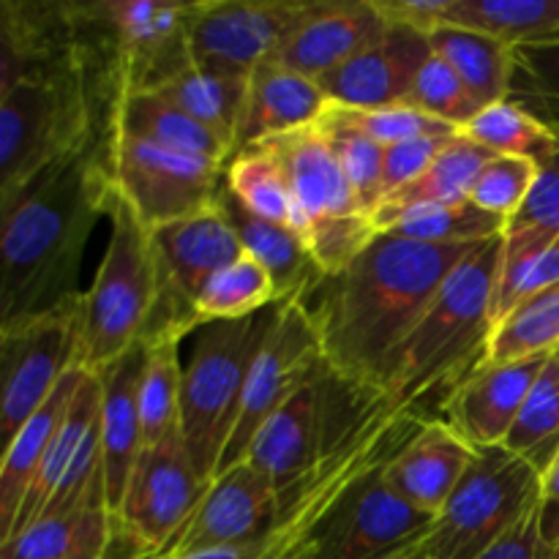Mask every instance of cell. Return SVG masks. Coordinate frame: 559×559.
Listing matches in <instances>:
<instances>
[{
  "label": "cell",
  "instance_id": "1",
  "mask_svg": "<svg viewBox=\"0 0 559 559\" xmlns=\"http://www.w3.org/2000/svg\"><path fill=\"white\" fill-rule=\"evenodd\" d=\"M478 246H435L377 235L347 267L322 276L300 304L314 322L328 366L380 393L393 349Z\"/></svg>",
  "mask_w": 559,
  "mask_h": 559
},
{
  "label": "cell",
  "instance_id": "2",
  "mask_svg": "<svg viewBox=\"0 0 559 559\" xmlns=\"http://www.w3.org/2000/svg\"><path fill=\"white\" fill-rule=\"evenodd\" d=\"M115 200L107 136L0 207V325L80 298L76 276L93 227Z\"/></svg>",
  "mask_w": 559,
  "mask_h": 559
},
{
  "label": "cell",
  "instance_id": "3",
  "mask_svg": "<svg viewBox=\"0 0 559 559\" xmlns=\"http://www.w3.org/2000/svg\"><path fill=\"white\" fill-rule=\"evenodd\" d=\"M120 87L118 60H76L0 91V207L102 142Z\"/></svg>",
  "mask_w": 559,
  "mask_h": 559
},
{
  "label": "cell",
  "instance_id": "4",
  "mask_svg": "<svg viewBox=\"0 0 559 559\" xmlns=\"http://www.w3.org/2000/svg\"><path fill=\"white\" fill-rule=\"evenodd\" d=\"M502 238L480 243L445 278L429 309L393 349L380 380V393L393 413L435 420L431 407H442L448 393L484 364L495 328L491 309Z\"/></svg>",
  "mask_w": 559,
  "mask_h": 559
},
{
  "label": "cell",
  "instance_id": "5",
  "mask_svg": "<svg viewBox=\"0 0 559 559\" xmlns=\"http://www.w3.org/2000/svg\"><path fill=\"white\" fill-rule=\"evenodd\" d=\"M112 233L96 276L80 306V355L76 364L87 371L107 369L112 360L145 342L156 325L162 278L151 229L134 216L129 202L109 205Z\"/></svg>",
  "mask_w": 559,
  "mask_h": 559
},
{
  "label": "cell",
  "instance_id": "6",
  "mask_svg": "<svg viewBox=\"0 0 559 559\" xmlns=\"http://www.w3.org/2000/svg\"><path fill=\"white\" fill-rule=\"evenodd\" d=\"M282 311V300L246 320L207 322L197 331L180 385V435L205 484L218 473L238 424L246 382Z\"/></svg>",
  "mask_w": 559,
  "mask_h": 559
},
{
  "label": "cell",
  "instance_id": "7",
  "mask_svg": "<svg viewBox=\"0 0 559 559\" xmlns=\"http://www.w3.org/2000/svg\"><path fill=\"white\" fill-rule=\"evenodd\" d=\"M385 399L347 380L325 364L267 420L251 442L246 462L265 473L278 495L342 451L382 409Z\"/></svg>",
  "mask_w": 559,
  "mask_h": 559
},
{
  "label": "cell",
  "instance_id": "8",
  "mask_svg": "<svg viewBox=\"0 0 559 559\" xmlns=\"http://www.w3.org/2000/svg\"><path fill=\"white\" fill-rule=\"evenodd\" d=\"M424 424L426 420L415 415L393 413L391 407H385L342 451L333 453L314 473L284 491V516L271 533L246 540V544L227 546V549L200 551V555L180 559H306L314 546L317 533L325 524L328 513L338 506V500L369 469L396 456Z\"/></svg>",
  "mask_w": 559,
  "mask_h": 559
},
{
  "label": "cell",
  "instance_id": "9",
  "mask_svg": "<svg viewBox=\"0 0 559 559\" xmlns=\"http://www.w3.org/2000/svg\"><path fill=\"white\" fill-rule=\"evenodd\" d=\"M257 145L282 167L295 205V229L309 246L317 267L325 276L347 267L377 238V229L355 200L336 151L320 126L276 134Z\"/></svg>",
  "mask_w": 559,
  "mask_h": 559
},
{
  "label": "cell",
  "instance_id": "10",
  "mask_svg": "<svg viewBox=\"0 0 559 559\" xmlns=\"http://www.w3.org/2000/svg\"><path fill=\"white\" fill-rule=\"evenodd\" d=\"M540 475L508 448H475L426 540L431 559H478L538 508Z\"/></svg>",
  "mask_w": 559,
  "mask_h": 559
},
{
  "label": "cell",
  "instance_id": "11",
  "mask_svg": "<svg viewBox=\"0 0 559 559\" xmlns=\"http://www.w3.org/2000/svg\"><path fill=\"white\" fill-rule=\"evenodd\" d=\"M183 435L175 429L158 445L142 448L120 511L112 516L107 559H151L178 535L207 491Z\"/></svg>",
  "mask_w": 559,
  "mask_h": 559
},
{
  "label": "cell",
  "instance_id": "12",
  "mask_svg": "<svg viewBox=\"0 0 559 559\" xmlns=\"http://www.w3.org/2000/svg\"><path fill=\"white\" fill-rule=\"evenodd\" d=\"M107 164L118 197L147 229L211 207L227 173L224 164L164 151L112 126L107 131Z\"/></svg>",
  "mask_w": 559,
  "mask_h": 559
},
{
  "label": "cell",
  "instance_id": "13",
  "mask_svg": "<svg viewBox=\"0 0 559 559\" xmlns=\"http://www.w3.org/2000/svg\"><path fill=\"white\" fill-rule=\"evenodd\" d=\"M80 298L0 325V437L3 448L41 409L80 355Z\"/></svg>",
  "mask_w": 559,
  "mask_h": 559
},
{
  "label": "cell",
  "instance_id": "14",
  "mask_svg": "<svg viewBox=\"0 0 559 559\" xmlns=\"http://www.w3.org/2000/svg\"><path fill=\"white\" fill-rule=\"evenodd\" d=\"M151 240L162 278V300L151 336L169 331L189 336L197 331L194 300L216 273L238 262L246 251L218 200L194 216L151 229Z\"/></svg>",
  "mask_w": 559,
  "mask_h": 559
},
{
  "label": "cell",
  "instance_id": "15",
  "mask_svg": "<svg viewBox=\"0 0 559 559\" xmlns=\"http://www.w3.org/2000/svg\"><path fill=\"white\" fill-rule=\"evenodd\" d=\"M382 467L385 462L338 500L306 559H399L429 540L437 516L402 500L385 484Z\"/></svg>",
  "mask_w": 559,
  "mask_h": 559
},
{
  "label": "cell",
  "instance_id": "16",
  "mask_svg": "<svg viewBox=\"0 0 559 559\" xmlns=\"http://www.w3.org/2000/svg\"><path fill=\"white\" fill-rule=\"evenodd\" d=\"M322 364L325 358H322L320 336H317L309 311L304 309L300 298L282 300L276 325L251 366L238 424H235L216 475L246 462V453L262 426L311 380V374Z\"/></svg>",
  "mask_w": 559,
  "mask_h": 559
},
{
  "label": "cell",
  "instance_id": "17",
  "mask_svg": "<svg viewBox=\"0 0 559 559\" xmlns=\"http://www.w3.org/2000/svg\"><path fill=\"white\" fill-rule=\"evenodd\" d=\"M306 3L254 0H200L191 3L186 44L191 63L213 74L249 76L309 14Z\"/></svg>",
  "mask_w": 559,
  "mask_h": 559
},
{
  "label": "cell",
  "instance_id": "18",
  "mask_svg": "<svg viewBox=\"0 0 559 559\" xmlns=\"http://www.w3.org/2000/svg\"><path fill=\"white\" fill-rule=\"evenodd\" d=\"M284 516L282 495L265 473L249 462L216 475L173 540L151 559H180L227 549L271 533Z\"/></svg>",
  "mask_w": 559,
  "mask_h": 559
},
{
  "label": "cell",
  "instance_id": "19",
  "mask_svg": "<svg viewBox=\"0 0 559 559\" xmlns=\"http://www.w3.org/2000/svg\"><path fill=\"white\" fill-rule=\"evenodd\" d=\"M431 58L429 36L404 25H388L371 47L317 80L328 102L349 109L407 104L415 80Z\"/></svg>",
  "mask_w": 559,
  "mask_h": 559
},
{
  "label": "cell",
  "instance_id": "20",
  "mask_svg": "<svg viewBox=\"0 0 559 559\" xmlns=\"http://www.w3.org/2000/svg\"><path fill=\"white\" fill-rule=\"evenodd\" d=\"M549 358L480 364L448 393L440 420L473 448L502 445Z\"/></svg>",
  "mask_w": 559,
  "mask_h": 559
},
{
  "label": "cell",
  "instance_id": "21",
  "mask_svg": "<svg viewBox=\"0 0 559 559\" xmlns=\"http://www.w3.org/2000/svg\"><path fill=\"white\" fill-rule=\"evenodd\" d=\"M385 27L374 0H314L267 60L317 82L371 47Z\"/></svg>",
  "mask_w": 559,
  "mask_h": 559
},
{
  "label": "cell",
  "instance_id": "22",
  "mask_svg": "<svg viewBox=\"0 0 559 559\" xmlns=\"http://www.w3.org/2000/svg\"><path fill=\"white\" fill-rule=\"evenodd\" d=\"M147 342L134 344L126 355L96 371L102 380V462H104V495H107L109 516L120 511L131 469L140 459L142 440L140 388L145 374Z\"/></svg>",
  "mask_w": 559,
  "mask_h": 559
},
{
  "label": "cell",
  "instance_id": "23",
  "mask_svg": "<svg viewBox=\"0 0 559 559\" xmlns=\"http://www.w3.org/2000/svg\"><path fill=\"white\" fill-rule=\"evenodd\" d=\"M475 459V448L445 420H426L418 435L382 467V478L418 511L440 516Z\"/></svg>",
  "mask_w": 559,
  "mask_h": 559
},
{
  "label": "cell",
  "instance_id": "24",
  "mask_svg": "<svg viewBox=\"0 0 559 559\" xmlns=\"http://www.w3.org/2000/svg\"><path fill=\"white\" fill-rule=\"evenodd\" d=\"M328 107L331 102L314 80L265 60L246 80L235 153L276 134L317 126Z\"/></svg>",
  "mask_w": 559,
  "mask_h": 559
},
{
  "label": "cell",
  "instance_id": "25",
  "mask_svg": "<svg viewBox=\"0 0 559 559\" xmlns=\"http://www.w3.org/2000/svg\"><path fill=\"white\" fill-rule=\"evenodd\" d=\"M109 126L142 142L164 147V151L205 158V162L224 164V167L235 156V151L222 136L213 134L207 126L186 115L173 102H167L162 93L134 87L123 80H120L118 96H115Z\"/></svg>",
  "mask_w": 559,
  "mask_h": 559
},
{
  "label": "cell",
  "instance_id": "26",
  "mask_svg": "<svg viewBox=\"0 0 559 559\" xmlns=\"http://www.w3.org/2000/svg\"><path fill=\"white\" fill-rule=\"evenodd\" d=\"M85 374L87 369H82L80 364L71 366L69 374L52 391V396L3 448V462H0V540L9 538L11 527L20 516L22 502H25L27 491H31L38 469H41L44 456H47L60 424L69 415L74 393L80 391Z\"/></svg>",
  "mask_w": 559,
  "mask_h": 559
},
{
  "label": "cell",
  "instance_id": "27",
  "mask_svg": "<svg viewBox=\"0 0 559 559\" xmlns=\"http://www.w3.org/2000/svg\"><path fill=\"white\" fill-rule=\"evenodd\" d=\"M216 200L218 205L227 211L229 222H233L246 254L254 257V260L271 273L273 284H276L278 300L304 298V295L325 276V273L317 267L314 257H311L309 246L300 238L298 229L265 222V218L246 211L243 202L229 191L227 178H224Z\"/></svg>",
  "mask_w": 559,
  "mask_h": 559
},
{
  "label": "cell",
  "instance_id": "28",
  "mask_svg": "<svg viewBox=\"0 0 559 559\" xmlns=\"http://www.w3.org/2000/svg\"><path fill=\"white\" fill-rule=\"evenodd\" d=\"M112 516L107 495L98 489L71 513L44 516L0 544V559H107Z\"/></svg>",
  "mask_w": 559,
  "mask_h": 559
},
{
  "label": "cell",
  "instance_id": "29",
  "mask_svg": "<svg viewBox=\"0 0 559 559\" xmlns=\"http://www.w3.org/2000/svg\"><path fill=\"white\" fill-rule=\"evenodd\" d=\"M102 415V380H98L96 371H87L85 380H82L80 391L74 393V402H71L69 415L60 424L58 435H55L52 445H49L47 456H44L41 469H38L36 480H33L31 491H27L25 502L20 508V516H16L14 527H11L9 538H14L16 533H22L25 527H31L38 516L44 513V508L49 506L52 495L58 491L60 480L66 478L69 467L74 464V459L80 456L82 445H85L87 431L93 429V424ZM3 538V540H9ZM0 540V544H3Z\"/></svg>",
  "mask_w": 559,
  "mask_h": 559
},
{
  "label": "cell",
  "instance_id": "30",
  "mask_svg": "<svg viewBox=\"0 0 559 559\" xmlns=\"http://www.w3.org/2000/svg\"><path fill=\"white\" fill-rule=\"evenodd\" d=\"M377 235H396L404 240L435 246H467L502 238L506 218L486 213L473 200L456 205H418L396 213H374Z\"/></svg>",
  "mask_w": 559,
  "mask_h": 559
},
{
  "label": "cell",
  "instance_id": "31",
  "mask_svg": "<svg viewBox=\"0 0 559 559\" xmlns=\"http://www.w3.org/2000/svg\"><path fill=\"white\" fill-rule=\"evenodd\" d=\"M429 44L431 52L440 55L456 71L480 107L506 102L513 76V47L456 25L431 31Z\"/></svg>",
  "mask_w": 559,
  "mask_h": 559
},
{
  "label": "cell",
  "instance_id": "32",
  "mask_svg": "<svg viewBox=\"0 0 559 559\" xmlns=\"http://www.w3.org/2000/svg\"><path fill=\"white\" fill-rule=\"evenodd\" d=\"M246 80L249 76L213 74V71L189 63L169 74L164 82H158L156 87H145V91L162 93L167 102H173L186 115L207 126L213 134L222 136L235 151L240 109H243L246 98Z\"/></svg>",
  "mask_w": 559,
  "mask_h": 559
},
{
  "label": "cell",
  "instance_id": "33",
  "mask_svg": "<svg viewBox=\"0 0 559 559\" xmlns=\"http://www.w3.org/2000/svg\"><path fill=\"white\" fill-rule=\"evenodd\" d=\"M445 25L467 27L508 47L559 41V0H453Z\"/></svg>",
  "mask_w": 559,
  "mask_h": 559
},
{
  "label": "cell",
  "instance_id": "34",
  "mask_svg": "<svg viewBox=\"0 0 559 559\" xmlns=\"http://www.w3.org/2000/svg\"><path fill=\"white\" fill-rule=\"evenodd\" d=\"M495 158V153L486 151L467 134H459L440 156L431 162L420 178L399 189L396 194L388 197L377 213H396L418 205H456L467 202L473 194V186L478 180L480 169Z\"/></svg>",
  "mask_w": 559,
  "mask_h": 559
},
{
  "label": "cell",
  "instance_id": "35",
  "mask_svg": "<svg viewBox=\"0 0 559 559\" xmlns=\"http://www.w3.org/2000/svg\"><path fill=\"white\" fill-rule=\"evenodd\" d=\"M559 347V284L530 295L513 306L486 344L484 364H516L527 358H549Z\"/></svg>",
  "mask_w": 559,
  "mask_h": 559
},
{
  "label": "cell",
  "instance_id": "36",
  "mask_svg": "<svg viewBox=\"0 0 559 559\" xmlns=\"http://www.w3.org/2000/svg\"><path fill=\"white\" fill-rule=\"evenodd\" d=\"M183 333H158L145 338L147 360L140 388L142 440L145 448L167 440L180 429V385H183V366H180V342Z\"/></svg>",
  "mask_w": 559,
  "mask_h": 559
},
{
  "label": "cell",
  "instance_id": "37",
  "mask_svg": "<svg viewBox=\"0 0 559 559\" xmlns=\"http://www.w3.org/2000/svg\"><path fill=\"white\" fill-rule=\"evenodd\" d=\"M273 304H278V293L271 273L254 257L243 254L205 284L194 300V325L200 331L207 322L246 320Z\"/></svg>",
  "mask_w": 559,
  "mask_h": 559
},
{
  "label": "cell",
  "instance_id": "38",
  "mask_svg": "<svg viewBox=\"0 0 559 559\" xmlns=\"http://www.w3.org/2000/svg\"><path fill=\"white\" fill-rule=\"evenodd\" d=\"M502 448L527 462L538 475L559 456V366L555 355L535 380Z\"/></svg>",
  "mask_w": 559,
  "mask_h": 559
},
{
  "label": "cell",
  "instance_id": "39",
  "mask_svg": "<svg viewBox=\"0 0 559 559\" xmlns=\"http://www.w3.org/2000/svg\"><path fill=\"white\" fill-rule=\"evenodd\" d=\"M462 131L495 156L530 158L538 167L559 151V134L508 98L480 109Z\"/></svg>",
  "mask_w": 559,
  "mask_h": 559
},
{
  "label": "cell",
  "instance_id": "40",
  "mask_svg": "<svg viewBox=\"0 0 559 559\" xmlns=\"http://www.w3.org/2000/svg\"><path fill=\"white\" fill-rule=\"evenodd\" d=\"M224 178H227L229 191L243 202L246 211L265 222L295 229V205L289 197V186L271 153L262 151L260 145L243 147L227 164Z\"/></svg>",
  "mask_w": 559,
  "mask_h": 559
},
{
  "label": "cell",
  "instance_id": "41",
  "mask_svg": "<svg viewBox=\"0 0 559 559\" xmlns=\"http://www.w3.org/2000/svg\"><path fill=\"white\" fill-rule=\"evenodd\" d=\"M317 126H320L325 140L336 151L338 164H342L344 175H347L349 186H353V194L358 200V205L364 207V213H369L374 218L377 207L385 200V191H382L385 147L371 140L369 134H364L360 129H355L353 123H347L333 107H328V112L322 115V120Z\"/></svg>",
  "mask_w": 559,
  "mask_h": 559
},
{
  "label": "cell",
  "instance_id": "42",
  "mask_svg": "<svg viewBox=\"0 0 559 559\" xmlns=\"http://www.w3.org/2000/svg\"><path fill=\"white\" fill-rule=\"evenodd\" d=\"M508 102L559 134V41L513 47Z\"/></svg>",
  "mask_w": 559,
  "mask_h": 559
},
{
  "label": "cell",
  "instance_id": "43",
  "mask_svg": "<svg viewBox=\"0 0 559 559\" xmlns=\"http://www.w3.org/2000/svg\"><path fill=\"white\" fill-rule=\"evenodd\" d=\"M407 104H413L420 112L431 115V118L442 120V123L453 126L459 131L484 109L475 102L473 93L467 91V85L459 80L456 71L435 52H431V58L420 69Z\"/></svg>",
  "mask_w": 559,
  "mask_h": 559
},
{
  "label": "cell",
  "instance_id": "44",
  "mask_svg": "<svg viewBox=\"0 0 559 559\" xmlns=\"http://www.w3.org/2000/svg\"><path fill=\"white\" fill-rule=\"evenodd\" d=\"M540 167L530 158L516 156H495L484 169H480L478 180L473 186L469 200L486 213L506 218L508 224L519 216L524 202L533 194L535 183H538Z\"/></svg>",
  "mask_w": 559,
  "mask_h": 559
},
{
  "label": "cell",
  "instance_id": "45",
  "mask_svg": "<svg viewBox=\"0 0 559 559\" xmlns=\"http://www.w3.org/2000/svg\"><path fill=\"white\" fill-rule=\"evenodd\" d=\"M347 123L369 134L371 140L380 142L382 147L399 145V142L418 140V136H442V134H456L459 129L442 123V120L431 118V115L420 112L413 104H391V107H377V109H349L336 107L331 104Z\"/></svg>",
  "mask_w": 559,
  "mask_h": 559
},
{
  "label": "cell",
  "instance_id": "46",
  "mask_svg": "<svg viewBox=\"0 0 559 559\" xmlns=\"http://www.w3.org/2000/svg\"><path fill=\"white\" fill-rule=\"evenodd\" d=\"M551 284H559V235H555L544 249H538L519 265L502 267L500 262L491 322L497 325L513 306H519L524 298L540 293V289L551 287Z\"/></svg>",
  "mask_w": 559,
  "mask_h": 559
},
{
  "label": "cell",
  "instance_id": "47",
  "mask_svg": "<svg viewBox=\"0 0 559 559\" xmlns=\"http://www.w3.org/2000/svg\"><path fill=\"white\" fill-rule=\"evenodd\" d=\"M459 134H462V131L442 136H418V140H407L399 142V145L385 147V162H382V191H385V200L391 194H396L399 189L413 183L415 178H420V175L431 167V162H435Z\"/></svg>",
  "mask_w": 559,
  "mask_h": 559
},
{
  "label": "cell",
  "instance_id": "48",
  "mask_svg": "<svg viewBox=\"0 0 559 559\" xmlns=\"http://www.w3.org/2000/svg\"><path fill=\"white\" fill-rule=\"evenodd\" d=\"M388 25H404L429 36L448 22L453 0H374Z\"/></svg>",
  "mask_w": 559,
  "mask_h": 559
},
{
  "label": "cell",
  "instance_id": "49",
  "mask_svg": "<svg viewBox=\"0 0 559 559\" xmlns=\"http://www.w3.org/2000/svg\"><path fill=\"white\" fill-rule=\"evenodd\" d=\"M478 559H559V551L546 546L538 530V508L524 522H519L500 544L491 546Z\"/></svg>",
  "mask_w": 559,
  "mask_h": 559
},
{
  "label": "cell",
  "instance_id": "50",
  "mask_svg": "<svg viewBox=\"0 0 559 559\" xmlns=\"http://www.w3.org/2000/svg\"><path fill=\"white\" fill-rule=\"evenodd\" d=\"M538 530L546 546L559 551V456L551 467L540 475V500H538Z\"/></svg>",
  "mask_w": 559,
  "mask_h": 559
},
{
  "label": "cell",
  "instance_id": "51",
  "mask_svg": "<svg viewBox=\"0 0 559 559\" xmlns=\"http://www.w3.org/2000/svg\"><path fill=\"white\" fill-rule=\"evenodd\" d=\"M399 559H431V557H429V551H426V544H424V546H418V549L407 551V555L399 557Z\"/></svg>",
  "mask_w": 559,
  "mask_h": 559
},
{
  "label": "cell",
  "instance_id": "52",
  "mask_svg": "<svg viewBox=\"0 0 559 559\" xmlns=\"http://www.w3.org/2000/svg\"><path fill=\"white\" fill-rule=\"evenodd\" d=\"M555 360H557V366H559V347H557V353H555Z\"/></svg>",
  "mask_w": 559,
  "mask_h": 559
}]
</instances>
